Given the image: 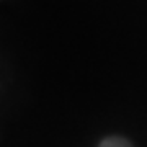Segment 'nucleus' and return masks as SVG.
Instances as JSON below:
<instances>
[{
	"label": "nucleus",
	"instance_id": "f257e3e1",
	"mask_svg": "<svg viewBox=\"0 0 147 147\" xmlns=\"http://www.w3.org/2000/svg\"><path fill=\"white\" fill-rule=\"evenodd\" d=\"M100 147H132V146L127 141L121 139V137H110V139L101 142Z\"/></svg>",
	"mask_w": 147,
	"mask_h": 147
}]
</instances>
